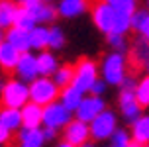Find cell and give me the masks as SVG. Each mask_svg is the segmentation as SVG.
<instances>
[{
    "instance_id": "cell-1",
    "label": "cell",
    "mask_w": 149,
    "mask_h": 147,
    "mask_svg": "<svg viewBox=\"0 0 149 147\" xmlns=\"http://www.w3.org/2000/svg\"><path fill=\"white\" fill-rule=\"evenodd\" d=\"M0 102L2 108L22 110L26 104H30V84L22 82L20 79H8L0 94Z\"/></svg>"
},
{
    "instance_id": "cell-2",
    "label": "cell",
    "mask_w": 149,
    "mask_h": 147,
    "mask_svg": "<svg viewBox=\"0 0 149 147\" xmlns=\"http://www.w3.org/2000/svg\"><path fill=\"white\" fill-rule=\"evenodd\" d=\"M59 94H61V90H59V86L53 82V79L39 77L37 81H33L30 84V102L41 106V108L57 102Z\"/></svg>"
},
{
    "instance_id": "cell-3",
    "label": "cell",
    "mask_w": 149,
    "mask_h": 147,
    "mask_svg": "<svg viewBox=\"0 0 149 147\" xmlns=\"http://www.w3.org/2000/svg\"><path fill=\"white\" fill-rule=\"evenodd\" d=\"M108 4L114 8V28L112 33L124 36L132 28V16L135 14V2L134 0H108Z\"/></svg>"
},
{
    "instance_id": "cell-4",
    "label": "cell",
    "mask_w": 149,
    "mask_h": 147,
    "mask_svg": "<svg viewBox=\"0 0 149 147\" xmlns=\"http://www.w3.org/2000/svg\"><path fill=\"white\" fill-rule=\"evenodd\" d=\"M102 75L108 84H122L127 77L126 57L122 53H110L102 61Z\"/></svg>"
},
{
    "instance_id": "cell-5",
    "label": "cell",
    "mask_w": 149,
    "mask_h": 147,
    "mask_svg": "<svg viewBox=\"0 0 149 147\" xmlns=\"http://www.w3.org/2000/svg\"><path fill=\"white\" fill-rule=\"evenodd\" d=\"M98 81V69L96 65L90 61V59H81L77 65H74V81L73 86L79 88L82 94L90 92L92 84Z\"/></svg>"
},
{
    "instance_id": "cell-6",
    "label": "cell",
    "mask_w": 149,
    "mask_h": 147,
    "mask_svg": "<svg viewBox=\"0 0 149 147\" xmlns=\"http://www.w3.org/2000/svg\"><path fill=\"white\" fill-rule=\"evenodd\" d=\"M90 137L96 141H102V139H110L114 133L118 132L116 127V114L112 110H104L96 120L90 122Z\"/></svg>"
},
{
    "instance_id": "cell-7",
    "label": "cell",
    "mask_w": 149,
    "mask_h": 147,
    "mask_svg": "<svg viewBox=\"0 0 149 147\" xmlns=\"http://www.w3.org/2000/svg\"><path fill=\"white\" fill-rule=\"evenodd\" d=\"M71 116L73 112H69L61 102H53L43 108V125L57 132L59 127H67L71 124Z\"/></svg>"
},
{
    "instance_id": "cell-8",
    "label": "cell",
    "mask_w": 149,
    "mask_h": 147,
    "mask_svg": "<svg viewBox=\"0 0 149 147\" xmlns=\"http://www.w3.org/2000/svg\"><path fill=\"white\" fill-rule=\"evenodd\" d=\"M104 100L102 98H98V96H84L82 98L81 106H79V110L74 112L77 114V120H81L84 124H90L92 120H96L102 112H104Z\"/></svg>"
},
{
    "instance_id": "cell-9",
    "label": "cell",
    "mask_w": 149,
    "mask_h": 147,
    "mask_svg": "<svg viewBox=\"0 0 149 147\" xmlns=\"http://www.w3.org/2000/svg\"><path fill=\"white\" fill-rule=\"evenodd\" d=\"M90 12H92V22L96 24V28L110 36L114 28V8L108 2H98L92 6Z\"/></svg>"
},
{
    "instance_id": "cell-10",
    "label": "cell",
    "mask_w": 149,
    "mask_h": 147,
    "mask_svg": "<svg viewBox=\"0 0 149 147\" xmlns=\"http://www.w3.org/2000/svg\"><path fill=\"white\" fill-rule=\"evenodd\" d=\"M16 75H18V79L26 84H31L33 81L39 79V71H37V57L33 53H22V57H20V63L16 67Z\"/></svg>"
},
{
    "instance_id": "cell-11",
    "label": "cell",
    "mask_w": 149,
    "mask_h": 147,
    "mask_svg": "<svg viewBox=\"0 0 149 147\" xmlns=\"http://www.w3.org/2000/svg\"><path fill=\"white\" fill-rule=\"evenodd\" d=\"M65 141L71 143L73 147H82L84 143H88L90 137V125L81 122V120H71V124L65 127Z\"/></svg>"
},
{
    "instance_id": "cell-12",
    "label": "cell",
    "mask_w": 149,
    "mask_h": 147,
    "mask_svg": "<svg viewBox=\"0 0 149 147\" xmlns=\"http://www.w3.org/2000/svg\"><path fill=\"white\" fill-rule=\"evenodd\" d=\"M120 108H122L126 122H130L132 125L141 118V106L135 98V90H122L120 92Z\"/></svg>"
},
{
    "instance_id": "cell-13",
    "label": "cell",
    "mask_w": 149,
    "mask_h": 147,
    "mask_svg": "<svg viewBox=\"0 0 149 147\" xmlns=\"http://www.w3.org/2000/svg\"><path fill=\"white\" fill-rule=\"evenodd\" d=\"M20 6L24 8V10H28L33 18H36L37 26H39V22H53L55 20V16H57V10L53 6H49V4H45V2H39V0H24V2H20Z\"/></svg>"
},
{
    "instance_id": "cell-14",
    "label": "cell",
    "mask_w": 149,
    "mask_h": 147,
    "mask_svg": "<svg viewBox=\"0 0 149 147\" xmlns=\"http://www.w3.org/2000/svg\"><path fill=\"white\" fill-rule=\"evenodd\" d=\"M130 65L135 71L149 65V41L143 37H135L130 47Z\"/></svg>"
},
{
    "instance_id": "cell-15",
    "label": "cell",
    "mask_w": 149,
    "mask_h": 147,
    "mask_svg": "<svg viewBox=\"0 0 149 147\" xmlns=\"http://www.w3.org/2000/svg\"><path fill=\"white\" fill-rule=\"evenodd\" d=\"M43 124V108L30 102L22 108V125L24 130H39Z\"/></svg>"
},
{
    "instance_id": "cell-16",
    "label": "cell",
    "mask_w": 149,
    "mask_h": 147,
    "mask_svg": "<svg viewBox=\"0 0 149 147\" xmlns=\"http://www.w3.org/2000/svg\"><path fill=\"white\" fill-rule=\"evenodd\" d=\"M6 43H10L16 51L20 53H30L31 51V43H30V33L28 31H22L18 28H10L6 31Z\"/></svg>"
},
{
    "instance_id": "cell-17",
    "label": "cell",
    "mask_w": 149,
    "mask_h": 147,
    "mask_svg": "<svg viewBox=\"0 0 149 147\" xmlns=\"http://www.w3.org/2000/svg\"><path fill=\"white\" fill-rule=\"evenodd\" d=\"M20 57H22V53L16 51L10 43L4 41V43L0 45V69H2L4 73L16 71V67L20 63Z\"/></svg>"
},
{
    "instance_id": "cell-18",
    "label": "cell",
    "mask_w": 149,
    "mask_h": 147,
    "mask_svg": "<svg viewBox=\"0 0 149 147\" xmlns=\"http://www.w3.org/2000/svg\"><path fill=\"white\" fill-rule=\"evenodd\" d=\"M82 98H84V94H82L79 88H74L73 84H71V86H67V88L61 90L59 102L63 104L69 112H77V110H79V106H81V102H82Z\"/></svg>"
},
{
    "instance_id": "cell-19",
    "label": "cell",
    "mask_w": 149,
    "mask_h": 147,
    "mask_svg": "<svg viewBox=\"0 0 149 147\" xmlns=\"http://www.w3.org/2000/svg\"><path fill=\"white\" fill-rule=\"evenodd\" d=\"M37 71H39V77H45L49 79L51 75H55L59 71V65H57V59L55 55L49 51H43L37 55Z\"/></svg>"
},
{
    "instance_id": "cell-20",
    "label": "cell",
    "mask_w": 149,
    "mask_h": 147,
    "mask_svg": "<svg viewBox=\"0 0 149 147\" xmlns=\"http://www.w3.org/2000/svg\"><path fill=\"white\" fill-rule=\"evenodd\" d=\"M0 124L10 132H16L24 127L22 125V110H14V108H0Z\"/></svg>"
},
{
    "instance_id": "cell-21",
    "label": "cell",
    "mask_w": 149,
    "mask_h": 147,
    "mask_svg": "<svg viewBox=\"0 0 149 147\" xmlns=\"http://www.w3.org/2000/svg\"><path fill=\"white\" fill-rule=\"evenodd\" d=\"M18 141H20V147H43V130H24L22 127Z\"/></svg>"
},
{
    "instance_id": "cell-22",
    "label": "cell",
    "mask_w": 149,
    "mask_h": 147,
    "mask_svg": "<svg viewBox=\"0 0 149 147\" xmlns=\"http://www.w3.org/2000/svg\"><path fill=\"white\" fill-rule=\"evenodd\" d=\"M16 14H18V6H16L14 2L2 0V2H0V28L2 29L14 28Z\"/></svg>"
},
{
    "instance_id": "cell-23",
    "label": "cell",
    "mask_w": 149,
    "mask_h": 147,
    "mask_svg": "<svg viewBox=\"0 0 149 147\" xmlns=\"http://www.w3.org/2000/svg\"><path fill=\"white\" fill-rule=\"evenodd\" d=\"M30 43L31 49H37V51H45V47H49V28L45 26H37L33 31H30Z\"/></svg>"
},
{
    "instance_id": "cell-24",
    "label": "cell",
    "mask_w": 149,
    "mask_h": 147,
    "mask_svg": "<svg viewBox=\"0 0 149 147\" xmlns=\"http://www.w3.org/2000/svg\"><path fill=\"white\" fill-rule=\"evenodd\" d=\"M84 10H86L84 0H63V2H59V8H57V12L65 18H74V16L82 14Z\"/></svg>"
},
{
    "instance_id": "cell-25",
    "label": "cell",
    "mask_w": 149,
    "mask_h": 147,
    "mask_svg": "<svg viewBox=\"0 0 149 147\" xmlns=\"http://www.w3.org/2000/svg\"><path fill=\"white\" fill-rule=\"evenodd\" d=\"M132 139L135 143H139L141 147L149 145V116H141L134 124V137Z\"/></svg>"
},
{
    "instance_id": "cell-26",
    "label": "cell",
    "mask_w": 149,
    "mask_h": 147,
    "mask_svg": "<svg viewBox=\"0 0 149 147\" xmlns=\"http://www.w3.org/2000/svg\"><path fill=\"white\" fill-rule=\"evenodd\" d=\"M14 28L22 29V31H33L37 28V22L36 18L28 12V10H24L22 6H18V14H16V22H14Z\"/></svg>"
},
{
    "instance_id": "cell-27",
    "label": "cell",
    "mask_w": 149,
    "mask_h": 147,
    "mask_svg": "<svg viewBox=\"0 0 149 147\" xmlns=\"http://www.w3.org/2000/svg\"><path fill=\"white\" fill-rule=\"evenodd\" d=\"M74 81V67L73 65H63L59 67V71L53 75V82L59 86V90H63V88L71 86Z\"/></svg>"
},
{
    "instance_id": "cell-28",
    "label": "cell",
    "mask_w": 149,
    "mask_h": 147,
    "mask_svg": "<svg viewBox=\"0 0 149 147\" xmlns=\"http://www.w3.org/2000/svg\"><path fill=\"white\" fill-rule=\"evenodd\" d=\"M135 98H137V102L139 106H149V75L147 77H143L141 81L137 82V88H135Z\"/></svg>"
},
{
    "instance_id": "cell-29",
    "label": "cell",
    "mask_w": 149,
    "mask_h": 147,
    "mask_svg": "<svg viewBox=\"0 0 149 147\" xmlns=\"http://www.w3.org/2000/svg\"><path fill=\"white\" fill-rule=\"evenodd\" d=\"M65 45V33L59 26H53L49 28V47L51 49H61Z\"/></svg>"
},
{
    "instance_id": "cell-30",
    "label": "cell",
    "mask_w": 149,
    "mask_h": 147,
    "mask_svg": "<svg viewBox=\"0 0 149 147\" xmlns=\"http://www.w3.org/2000/svg\"><path fill=\"white\" fill-rule=\"evenodd\" d=\"M108 43H110V47L114 49V53H127V41L124 36H116V33H110L108 36Z\"/></svg>"
},
{
    "instance_id": "cell-31",
    "label": "cell",
    "mask_w": 149,
    "mask_h": 147,
    "mask_svg": "<svg viewBox=\"0 0 149 147\" xmlns=\"http://www.w3.org/2000/svg\"><path fill=\"white\" fill-rule=\"evenodd\" d=\"M130 143H132V137H130L127 132H124V130H118V132L110 137V147H127Z\"/></svg>"
},
{
    "instance_id": "cell-32",
    "label": "cell",
    "mask_w": 149,
    "mask_h": 147,
    "mask_svg": "<svg viewBox=\"0 0 149 147\" xmlns=\"http://www.w3.org/2000/svg\"><path fill=\"white\" fill-rule=\"evenodd\" d=\"M147 16H149L147 10H135V14L132 16V29L139 31L141 26L145 24V20H147Z\"/></svg>"
},
{
    "instance_id": "cell-33",
    "label": "cell",
    "mask_w": 149,
    "mask_h": 147,
    "mask_svg": "<svg viewBox=\"0 0 149 147\" xmlns=\"http://www.w3.org/2000/svg\"><path fill=\"white\" fill-rule=\"evenodd\" d=\"M104 88H106L104 81H100V79H98V81L92 84V88H90L88 94H90V96H98V98H102V94H104Z\"/></svg>"
},
{
    "instance_id": "cell-34",
    "label": "cell",
    "mask_w": 149,
    "mask_h": 147,
    "mask_svg": "<svg viewBox=\"0 0 149 147\" xmlns=\"http://www.w3.org/2000/svg\"><path fill=\"white\" fill-rule=\"evenodd\" d=\"M10 139H12V132H10V130H6L4 125L0 124V145L4 147Z\"/></svg>"
},
{
    "instance_id": "cell-35",
    "label": "cell",
    "mask_w": 149,
    "mask_h": 147,
    "mask_svg": "<svg viewBox=\"0 0 149 147\" xmlns=\"http://www.w3.org/2000/svg\"><path fill=\"white\" fill-rule=\"evenodd\" d=\"M137 88V84H135V79L132 77V75H127L126 81L122 82V90H135Z\"/></svg>"
},
{
    "instance_id": "cell-36",
    "label": "cell",
    "mask_w": 149,
    "mask_h": 147,
    "mask_svg": "<svg viewBox=\"0 0 149 147\" xmlns=\"http://www.w3.org/2000/svg\"><path fill=\"white\" fill-rule=\"evenodd\" d=\"M139 36L149 41V16H147V20H145V24L141 26V29H139Z\"/></svg>"
},
{
    "instance_id": "cell-37",
    "label": "cell",
    "mask_w": 149,
    "mask_h": 147,
    "mask_svg": "<svg viewBox=\"0 0 149 147\" xmlns=\"http://www.w3.org/2000/svg\"><path fill=\"white\" fill-rule=\"evenodd\" d=\"M55 133H57L55 130H51V127H45V130H43V137H45V141H51L53 137H55Z\"/></svg>"
},
{
    "instance_id": "cell-38",
    "label": "cell",
    "mask_w": 149,
    "mask_h": 147,
    "mask_svg": "<svg viewBox=\"0 0 149 147\" xmlns=\"http://www.w3.org/2000/svg\"><path fill=\"white\" fill-rule=\"evenodd\" d=\"M6 77H4V71H2V69H0V94H2V88H4V84H6Z\"/></svg>"
},
{
    "instance_id": "cell-39",
    "label": "cell",
    "mask_w": 149,
    "mask_h": 147,
    "mask_svg": "<svg viewBox=\"0 0 149 147\" xmlns=\"http://www.w3.org/2000/svg\"><path fill=\"white\" fill-rule=\"evenodd\" d=\"M2 39H6V33H4V29L0 28V43H4V41H2Z\"/></svg>"
},
{
    "instance_id": "cell-40",
    "label": "cell",
    "mask_w": 149,
    "mask_h": 147,
    "mask_svg": "<svg viewBox=\"0 0 149 147\" xmlns=\"http://www.w3.org/2000/svg\"><path fill=\"white\" fill-rule=\"evenodd\" d=\"M57 147H73V145H71V143H67V141H63V143H59Z\"/></svg>"
},
{
    "instance_id": "cell-41",
    "label": "cell",
    "mask_w": 149,
    "mask_h": 147,
    "mask_svg": "<svg viewBox=\"0 0 149 147\" xmlns=\"http://www.w3.org/2000/svg\"><path fill=\"white\" fill-rule=\"evenodd\" d=\"M127 147H141V145H139V143H135V141L132 139V143H130V145H127Z\"/></svg>"
},
{
    "instance_id": "cell-42",
    "label": "cell",
    "mask_w": 149,
    "mask_h": 147,
    "mask_svg": "<svg viewBox=\"0 0 149 147\" xmlns=\"http://www.w3.org/2000/svg\"><path fill=\"white\" fill-rule=\"evenodd\" d=\"M82 147H94V145H92V143H90V141H88V143H84V145H82Z\"/></svg>"
},
{
    "instance_id": "cell-43",
    "label": "cell",
    "mask_w": 149,
    "mask_h": 147,
    "mask_svg": "<svg viewBox=\"0 0 149 147\" xmlns=\"http://www.w3.org/2000/svg\"><path fill=\"white\" fill-rule=\"evenodd\" d=\"M147 12H149V2H147Z\"/></svg>"
},
{
    "instance_id": "cell-44",
    "label": "cell",
    "mask_w": 149,
    "mask_h": 147,
    "mask_svg": "<svg viewBox=\"0 0 149 147\" xmlns=\"http://www.w3.org/2000/svg\"><path fill=\"white\" fill-rule=\"evenodd\" d=\"M147 71H149V65H147Z\"/></svg>"
},
{
    "instance_id": "cell-45",
    "label": "cell",
    "mask_w": 149,
    "mask_h": 147,
    "mask_svg": "<svg viewBox=\"0 0 149 147\" xmlns=\"http://www.w3.org/2000/svg\"><path fill=\"white\" fill-rule=\"evenodd\" d=\"M0 147H2V145H0Z\"/></svg>"
},
{
    "instance_id": "cell-46",
    "label": "cell",
    "mask_w": 149,
    "mask_h": 147,
    "mask_svg": "<svg viewBox=\"0 0 149 147\" xmlns=\"http://www.w3.org/2000/svg\"><path fill=\"white\" fill-rule=\"evenodd\" d=\"M0 45H2V43H0Z\"/></svg>"
},
{
    "instance_id": "cell-47",
    "label": "cell",
    "mask_w": 149,
    "mask_h": 147,
    "mask_svg": "<svg viewBox=\"0 0 149 147\" xmlns=\"http://www.w3.org/2000/svg\"><path fill=\"white\" fill-rule=\"evenodd\" d=\"M147 147H149V145H147Z\"/></svg>"
}]
</instances>
